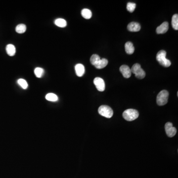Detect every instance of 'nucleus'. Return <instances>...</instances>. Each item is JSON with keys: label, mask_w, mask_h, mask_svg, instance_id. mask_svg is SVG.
<instances>
[{"label": "nucleus", "mask_w": 178, "mask_h": 178, "mask_svg": "<svg viewBox=\"0 0 178 178\" xmlns=\"http://www.w3.org/2000/svg\"><path fill=\"white\" fill-rule=\"evenodd\" d=\"M166 52L164 50H161L157 53L156 58L158 62L165 68H168L169 67L171 63V61L167 59L166 58Z\"/></svg>", "instance_id": "nucleus-1"}, {"label": "nucleus", "mask_w": 178, "mask_h": 178, "mask_svg": "<svg viewBox=\"0 0 178 178\" xmlns=\"http://www.w3.org/2000/svg\"><path fill=\"white\" fill-rule=\"evenodd\" d=\"M139 113L138 111L134 109H128L126 110L123 113V117L126 120L128 121L135 120L138 118Z\"/></svg>", "instance_id": "nucleus-2"}, {"label": "nucleus", "mask_w": 178, "mask_h": 178, "mask_svg": "<svg viewBox=\"0 0 178 178\" xmlns=\"http://www.w3.org/2000/svg\"><path fill=\"white\" fill-rule=\"evenodd\" d=\"M169 93L166 90H162L158 94L156 102L158 106H162L167 103L168 100Z\"/></svg>", "instance_id": "nucleus-3"}, {"label": "nucleus", "mask_w": 178, "mask_h": 178, "mask_svg": "<svg viewBox=\"0 0 178 178\" xmlns=\"http://www.w3.org/2000/svg\"><path fill=\"white\" fill-rule=\"evenodd\" d=\"M131 70L132 73L135 74V76L137 78L142 79L144 78L146 76V73L141 68L140 64L138 63L134 64L131 69Z\"/></svg>", "instance_id": "nucleus-4"}, {"label": "nucleus", "mask_w": 178, "mask_h": 178, "mask_svg": "<svg viewBox=\"0 0 178 178\" xmlns=\"http://www.w3.org/2000/svg\"><path fill=\"white\" fill-rule=\"evenodd\" d=\"M98 111L100 115L108 118H110L113 115V111L111 108L108 106L103 105L100 106Z\"/></svg>", "instance_id": "nucleus-5"}, {"label": "nucleus", "mask_w": 178, "mask_h": 178, "mask_svg": "<svg viewBox=\"0 0 178 178\" xmlns=\"http://www.w3.org/2000/svg\"><path fill=\"white\" fill-rule=\"evenodd\" d=\"M165 129L166 134L170 138H172L176 134V128L173 126V124L171 122H167L166 123Z\"/></svg>", "instance_id": "nucleus-6"}, {"label": "nucleus", "mask_w": 178, "mask_h": 178, "mask_svg": "<svg viewBox=\"0 0 178 178\" xmlns=\"http://www.w3.org/2000/svg\"><path fill=\"white\" fill-rule=\"evenodd\" d=\"M94 83L95 84V86L98 91H104L106 86H105L104 80H103V79L100 77L95 78L94 80Z\"/></svg>", "instance_id": "nucleus-7"}, {"label": "nucleus", "mask_w": 178, "mask_h": 178, "mask_svg": "<svg viewBox=\"0 0 178 178\" xmlns=\"http://www.w3.org/2000/svg\"><path fill=\"white\" fill-rule=\"evenodd\" d=\"M120 71L123 77L126 78H129L131 77L132 74L131 70L128 66L123 65L120 68Z\"/></svg>", "instance_id": "nucleus-8"}, {"label": "nucleus", "mask_w": 178, "mask_h": 178, "mask_svg": "<svg viewBox=\"0 0 178 178\" xmlns=\"http://www.w3.org/2000/svg\"><path fill=\"white\" fill-rule=\"evenodd\" d=\"M169 29V23L165 21L159 26L156 29V32L157 34H164L167 32Z\"/></svg>", "instance_id": "nucleus-9"}, {"label": "nucleus", "mask_w": 178, "mask_h": 178, "mask_svg": "<svg viewBox=\"0 0 178 178\" xmlns=\"http://www.w3.org/2000/svg\"><path fill=\"white\" fill-rule=\"evenodd\" d=\"M127 28L131 32H138L141 30V27L139 23L132 22L128 25Z\"/></svg>", "instance_id": "nucleus-10"}, {"label": "nucleus", "mask_w": 178, "mask_h": 178, "mask_svg": "<svg viewBox=\"0 0 178 178\" xmlns=\"http://www.w3.org/2000/svg\"><path fill=\"white\" fill-rule=\"evenodd\" d=\"M76 74L78 77H82L85 73V67L83 64L78 63L75 66Z\"/></svg>", "instance_id": "nucleus-11"}, {"label": "nucleus", "mask_w": 178, "mask_h": 178, "mask_svg": "<svg viewBox=\"0 0 178 178\" xmlns=\"http://www.w3.org/2000/svg\"><path fill=\"white\" fill-rule=\"evenodd\" d=\"M125 51L129 55H132L135 51V48L133 44L131 42H127L125 45Z\"/></svg>", "instance_id": "nucleus-12"}, {"label": "nucleus", "mask_w": 178, "mask_h": 178, "mask_svg": "<svg viewBox=\"0 0 178 178\" xmlns=\"http://www.w3.org/2000/svg\"><path fill=\"white\" fill-rule=\"evenodd\" d=\"M6 51L8 56H14L16 53V49L14 45L8 44L6 46Z\"/></svg>", "instance_id": "nucleus-13"}, {"label": "nucleus", "mask_w": 178, "mask_h": 178, "mask_svg": "<svg viewBox=\"0 0 178 178\" xmlns=\"http://www.w3.org/2000/svg\"><path fill=\"white\" fill-rule=\"evenodd\" d=\"M108 64V61L106 58H102L95 65V68L97 69H103V68L106 67Z\"/></svg>", "instance_id": "nucleus-14"}, {"label": "nucleus", "mask_w": 178, "mask_h": 178, "mask_svg": "<svg viewBox=\"0 0 178 178\" xmlns=\"http://www.w3.org/2000/svg\"><path fill=\"white\" fill-rule=\"evenodd\" d=\"M55 24L59 27L64 28L66 26L67 23L65 19L63 18H58L55 20Z\"/></svg>", "instance_id": "nucleus-15"}, {"label": "nucleus", "mask_w": 178, "mask_h": 178, "mask_svg": "<svg viewBox=\"0 0 178 178\" xmlns=\"http://www.w3.org/2000/svg\"><path fill=\"white\" fill-rule=\"evenodd\" d=\"M81 15L85 19H90L92 16L91 11L87 8H84L81 11Z\"/></svg>", "instance_id": "nucleus-16"}, {"label": "nucleus", "mask_w": 178, "mask_h": 178, "mask_svg": "<svg viewBox=\"0 0 178 178\" xmlns=\"http://www.w3.org/2000/svg\"><path fill=\"white\" fill-rule=\"evenodd\" d=\"M26 30V26L24 24H18L16 26L15 28V31L16 32L19 34H23L25 32Z\"/></svg>", "instance_id": "nucleus-17"}, {"label": "nucleus", "mask_w": 178, "mask_h": 178, "mask_svg": "<svg viewBox=\"0 0 178 178\" xmlns=\"http://www.w3.org/2000/svg\"><path fill=\"white\" fill-rule=\"evenodd\" d=\"M172 25L174 29L176 30L178 29V15L175 14L172 18Z\"/></svg>", "instance_id": "nucleus-18"}, {"label": "nucleus", "mask_w": 178, "mask_h": 178, "mask_svg": "<svg viewBox=\"0 0 178 178\" xmlns=\"http://www.w3.org/2000/svg\"><path fill=\"white\" fill-rule=\"evenodd\" d=\"M46 99L49 101H57L58 100V97L56 94L53 93H49L46 96Z\"/></svg>", "instance_id": "nucleus-19"}, {"label": "nucleus", "mask_w": 178, "mask_h": 178, "mask_svg": "<svg viewBox=\"0 0 178 178\" xmlns=\"http://www.w3.org/2000/svg\"><path fill=\"white\" fill-rule=\"evenodd\" d=\"M34 73L37 78H41L44 74V70L42 68H36L34 70Z\"/></svg>", "instance_id": "nucleus-20"}, {"label": "nucleus", "mask_w": 178, "mask_h": 178, "mask_svg": "<svg viewBox=\"0 0 178 178\" xmlns=\"http://www.w3.org/2000/svg\"><path fill=\"white\" fill-rule=\"evenodd\" d=\"M100 59H101V58H100V56H98V55L95 54V55H92L91 57L90 62L93 65L95 66L98 61H100Z\"/></svg>", "instance_id": "nucleus-21"}, {"label": "nucleus", "mask_w": 178, "mask_h": 178, "mask_svg": "<svg viewBox=\"0 0 178 178\" xmlns=\"http://www.w3.org/2000/svg\"><path fill=\"white\" fill-rule=\"evenodd\" d=\"M18 83L23 89H26L28 88L27 82L23 79H19L18 80Z\"/></svg>", "instance_id": "nucleus-22"}, {"label": "nucleus", "mask_w": 178, "mask_h": 178, "mask_svg": "<svg viewBox=\"0 0 178 178\" xmlns=\"http://www.w3.org/2000/svg\"><path fill=\"white\" fill-rule=\"evenodd\" d=\"M136 4L135 3L129 2L127 4V9L128 11H129L130 13L134 12L136 8Z\"/></svg>", "instance_id": "nucleus-23"}]
</instances>
